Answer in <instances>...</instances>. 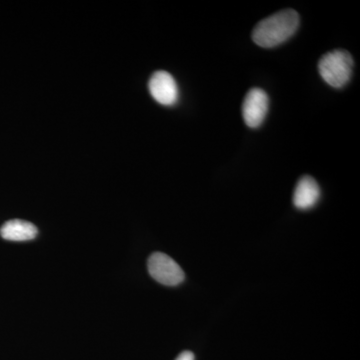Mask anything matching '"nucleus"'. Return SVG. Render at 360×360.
I'll return each instance as SVG.
<instances>
[{
  "mask_svg": "<svg viewBox=\"0 0 360 360\" xmlns=\"http://www.w3.org/2000/svg\"><path fill=\"white\" fill-rule=\"evenodd\" d=\"M300 26V15L293 9H285L260 21L252 32L258 46L271 49L290 39Z\"/></svg>",
  "mask_w": 360,
  "mask_h": 360,
  "instance_id": "obj_1",
  "label": "nucleus"
},
{
  "mask_svg": "<svg viewBox=\"0 0 360 360\" xmlns=\"http://www.w3.org/2000/svg\"><path fill=\"white\" fill-rule=\"evenodd\" d=\"M321 198V188L316 180L309 175L302 177L293 193V205L300 210H310Z\"/></svg>",
  "mask_w": 360,
  "mask_h": 360,
  "instance_id": "obj_6",
  "label": "nucleus"
},
{
  "mask_svg": "<svg viewBox=\"0 0 360 360\" xmlns=\"http://www.w3.org/2000/svg\"><path fill=\"white\" fill-rule=\"evenodd\" d=\"M354 58L347 51H333L324 54L319 63L322 79L335 89L348 84L354 70Z\"/></svg>",
  "mask_w": 360,
  "mask_h": 360,
  "instance_id": "obj_2",
  "label": "nucleus"
},
{
  "mask_svg": "<svg viewBox=\"0 0 360 360\" xmlns=\"http://www.w3.org/2000/svg\"><path fill=\"white\" fill-rule=\"evenodd\" d=\"M153 98L162 105L172 106L179 101V87L174 77L167 71H156L148 84Z\"/></svg>",
  "mask_w": 360,
  "mask_h": 360,
  "instance_id": "obj_5",
  "label": "nucleus"
},
{
  "mask_svg": "<svg viewBox=\"0 0 360 360\" xmlns=\"http://www.w3.org/2000/svg\"><path fill=\"white\" fill-rule=\"evenodd\" d=\"M37 232L34 224L21 219L8 220L0 229L2 238L11 241L32 240L37 236Z\"/></svg>",
  "mask_w": 360,
  "mask_h": 360,
  "instance_id": "obj_7",
  "label": "nucleus"
},
{
  "mask_svg": "<svg viewBox=\"0 0 360 360\" xmlns=\"http://www.w3.org/2000/svg\"><path fill=\"white\" fill-rule=\"evenodd\" d=\"M175 360H194V355L193 352H184L182 354H180L179 357Z\"/></svg>",
  "mask_w": 360,
  "mask_h": 360,
  "instance_id": "obj_8",
  "label": "nucleus"
},
{
  "mask_svg": "<svg viewBox=\"0 0 360 360\" xmlns=\"http://www.w3.org/2000/svg\"><path fill=\"white\" fill-rule=\"evenodd\" d=\"M148 266L153 278L163 285H179L186 278L181 267L165 253H153L148 258Z\"/></svg>",
  "mask_w": 360,
  "mask_h": 360,
  "instance_id": "obj_3",
  "label": "nucleus"
},
{
  "mask_svg": "<svg viewBox=\"0 0 360 360\" xmlns=\"http://www.w3.org/2000/svg\"><path fill=\"white\" fill-rule=\"evenodd\" d=\"M269 106V96L264 90L250 89L243 104V116L245 124L250 129L259 127L266 117Z\"/></svg>",
  "mask_w": 360,
  "mask_h": 360,
  "instance_id": "obj_4",
  "label": "nucleus"
}]
</instances>
